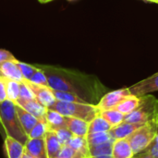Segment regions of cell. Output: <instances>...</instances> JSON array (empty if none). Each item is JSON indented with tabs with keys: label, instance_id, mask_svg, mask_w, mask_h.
I'll return each instance as SVG.
<instances>
[{
	"label": "cell",
	"instance_id": "ab89813d",
	"mask_svg": "<svg viewBox=\"0 0 158 158\" xmlns=\"http://www.w3.org/2000/svg\"><path fill=\"white\" fill-rule=\"evenodd\" d=\"M69 1H72V0H69Z\"/></svg>",
	"mask_w": 158,
	"mask_h": 158
},
{
	"label": "cell",
	"instance_id": "ba28073f",
	"mask_svg": "<svg viewBox=\"0 0 158 158\" xmlns=\"http://www.w3.org/2000/svg\"><path fill=\"white\" fill-rule=\"evenodd\" d=\"M129 90L131 94L137 97H142L151 94V93L158 92V72L131 85L129 87Z\"/></svg>",
	"mask_w": 158,
	"mask_h": 158
},
{
	"label": "cell",
	"instance_id": "3957f363",
	"mask_svg": "<svg viewBox=\"0 0 158 158\" xmlns=\"http://www.w3.org/2000/svg\"><path fill=\"white\" fill-rule=\"evenodd\" d=\"M139 106L125 116V122L158 124V99L152 94L140 97Z\"/></svg>",
	"mask_w": 158,
	"mask_h": 158
},
{
	"label": "cell",
	"instance_id": "e0dca14e",
	"mask_svg": "<svg viewBox=\"0 0 158 158\" xmlns=\"http://www.w3.org/2000/svg\"><path fill=\"white\" fill-rule=\"evenodd\" d=\"M44 141H45V146H46V152H47L48 158L56 157V156L60 152L63 145L60 143L56 132L54 131L48 130L44 136Z\"/></svg>",
	"mask_w": 158,
	"mask_h": 158
},
{
	"label": "cell",
	"instance_id": "d4e9b609",
	"mask_svg": "<svg viewBox=\"0 0 158 158\" xmlns=\"http://www.w3.org/2000/svg\"><path fill=\"white\" fill-rule=\"evenodd\" d=\"M48 131V126L45 119H39L37 124L29 133V139H43Z\"/></svg>",
	"mask_w": 158,
	"mask_h": 158
},
{
	"label": "cell",
	"instance_id": "52a82bcc",
	"mask_svg": "<svg viewBox=\"0 0 158 158\" xmlns=\"http://www.w3.org/2000/svg\"><path fill=\"white\" fill-rule=\"evenodd\" d=\"M32 91L35 99L40 102L43 106H44L46 108H50L56 101L53 90L48 87V86H43V85H38L35 83H32L30 81H23Z\"/></svg>",
	"mask_w": 158,
	"mask_h": 158
},
{
	"label": "cell",
	"instance_id": "5b68a950",
	"mask_svg": "<svg viewBox=\"0 0 158 158\" xmlns=\"http://www.w3.org/2000/svg\"><path fill=\"white\" fill-rule=\"evenodd\" d=\"M157 133L158 124H145L127 138L134 155H138L146 150Z\"/></svg>",
	"mask_w": 158,
	"mask_h": 158
},
{
	"label": "cell",
	"instance_id": "484cf974",
	"mask_svg": "<svg viewBox=\"0 0 158 158\" xmlns=\"http://www.w3.org/2000/svg\"><path fill=\"white\" fill-rule=\"evenodd\" d=\"M53 93H54V95H55L56 101L69 102V103H82V104H87L83 99H81L78 95H76L74 94H71V93L56 91V90H53Z\"/></svg>",
	"mask_w": 158,
	"mask_h": 158
},
{
	"label": "cell",
	"instance_id": "d6a6232c",
	"mask_svg": "<svg viewBox=\"0 0 158 158\" xmlns=\"http://www.w3.org/2000/svg\"><path fill=\"white\" fill-rule=\"evenodd\" d=\"M18 60L9 51L6 49H0V63L5 61H16Z\"/></svg>",
	"mask_w": 158,
	"mask_h": 158
},
{
	"label": "cell",
	"instance_id": "d590c367",
	"mask_svg": "<svg viewBox=\"0 0 158 158\" xmlns=\"http://www.w3.org/2000/svg\"><path fill=\"white\" fill-rule=\"evenodd\" d=\"M0 135H1V137H2L3 140H5L6 137V134L5 130H4V128L2 126V123H1V120H0Z\"/></svg>",
	"mask_w": 158,
	"mask_h": 158
},
{
	"label": "cell",
	"instance_id": "ac0fdd59",
	"mask_svg": "<svg viewBox=\"0 0 158 158\" xmlns=\"http://www.w3.org/2000/svg\"><path fill=\"white\" fill-rule=\"evenodd\" d=\"M5 149L8 158H22L25 153V145L19 141L6 136L4 140Z\"/></svg>",
	"mask_w": 158,
	"mask_h": 158
},
{
	"label": "cell",
	"instance_id": "603a6c76",
	"mask_svg": "<svg viewBox=\"0 0 158 158\" xmlns=\"http://www.w3.org/2000/svg\"><path fill=\"white\" fill-rule=\"evenodd\" d=\"M6 87V96L7 100H10L12 102H16L17 99L19 98V84L20 82L12 81L6 78H0Z\"/></svg>",
	"mask_w": 158,
	"mask_h": 158
},
{
	"label": "cell",
	"instance_id": "7c38bea8",
	"mask_svg": "<svg viewBox=\"0 0 158 158\" xmlns=\"http://www.w3.org/2000/svg\"><path fill=\"white\" fill-rule=\"evenodd\" d=\"M66 122L68 130H69L74 136L87 137L90 122L71 117H66Z\"/></svg>",
	"mask_w": 158,
	"mask_h": 158
},
{
	"label": "cell",
	"instance_id": "83f0119b",
	"mask_svg": "<svg viewBox=\"0 0 158 158\" xmlns=\"http://www.w3.org/2000/svg\"><path fill=\"white\" fill-rule=\"evenodd\" d=\"M56 158H88L86 157L84 155L75 151L74 149H72L69 145L66 144L63 145L60 152L58 153V155L56 156Z\"/></svg>",
	"mask_w": 158,
	"mask_h": 158
},
{
	"label": "cell",
	"instance_id": "2e32d148",
	"mask_svg": "<svg viewBox=\"0 0 158 158\" xmlns=\"http://www.w3.org/2000/svg\"><path fill=\"white\" fill-rule=\"evenodd\" d=\"M16 111H17L18 118H19V120L20 122V125L23 131H25L27 135H29V133L33 129V127L37 124L39 119L35 118L33 115H31V113L24 110L22 107H20L18 105H16Z\"/></svg>",
	"mask_w": 158,
	"mask_h": 158
},
{
	"label": "cell",
	"instance_id": "8992f818",
	"mask_svg": "<svg viewBox=\"0 0 158 158\" xmlns=\"http://www.w3.org/2000/svg\"><path fill=\"white\" fill-rule=\"evenodd\" d=\"M131 92L129 88H122L118 90H115L112 92L106 93L96 105L99 111L115 109L116 106L127 96L131 95Z\"/></svg>",
	"mask_w": 158,
	"mask_h": 158
},
{
	"label": "cell",
	"instance_id": "d6986e66",
	"mask_svg": "<svg viewBox=\"0 0 158 158\" xmlns=\"http://www.w3.org/2000/svg\"><path fill=\"white\" fill-rule=\"evenodd\" d=\"M141 102V98L137 97L133 94H131L129 96H127L126 98H124L117 106L115 109L118 110L119 112H121L123 115H128L130 113H131L132 111H134L140 105Z\"/></svg>",
	"mask_w": 158,
	"mask_h": 158
},
{
	"label": "cell",
	"instance_id": "f546056e",
	"mask_svg": "<svg viewBox=\"0 0 158 158\" xmlns=\"http://www.w3.org/2000/svg\"><path fill=\"white\" fill-rule=\"evenodd\" d=\"M60 143L62 145H66L69 143V142L70 141V139L74 136L71 131L68 129H60V130H57L55 131Z\"/></svg>",
	"mask_w": 158,
	"mask_h": 158
},
{
	"label": "cell",
	"instance_id": "277c9868",
	"mask_svg": "<svg viewBox=\"0 0 158 158\" xmlns=\"http://www.w3.org/2000/svg\"><path fill=\"white\" fill-rule=\"evenodd\" d=\"M49 109L56 110L65 117L77 118L88 122H91L95 117L100 114V111L96 106L82 103L56 101V103Z\"/></svg>",
	"mask_w": 158,
	"mask_h": 158
},
{
	"label": "cell",
	"instance_id": "4316f807",
	"mask_svg": "<svg viewBox=\"0 0 158 158\" xmlns=\"http://www.w3.org/2000/svg\"><path fill=\"white\" fill-rule=\"evenodd\" d=\"M17 64L21 71V74H22L24 80H26V81H30L31 79V77L33 76V74L38 70V68L35 67L34 65L27 64V63L21 62L19 60L17 61Z\"/></svg>",
	"mask_w": 158,
	"mask_h": 158
},
{
	"label": "cell",
	"instance_id": "8fae6325",
	"mask_svg": "<svg viewBox=\"0 0 158 158\" xmlns=\"http://www.w3.org/2000/svg\"><path fill=\"white\" fill-rule=\"evenodd\" d=\"M145 124L142 123H132V122H122L121 124L113 127L110 131L111 135L114 137L115 140L118 139H127L129 138L133 132H135L139 128Z\"/></svg>",
	"mask_w": 158,
	"mask_h": 158
},
{
	"label": "cell",
	"instance_id": "30bf717a",
	"mask_svg": "<svg viewBox=\"0 0 158 158\" xmlns=\"http://www.w3.org/2000/svg\"><path fill=\"white\" fill-rule=\"evenodd\" d=\"M17 61H5L0 63V78H6L12 81L21 82L24 78L17 64Z\"/></svg>",
	"mask_w": 158,
	"mask_h": 158
},
{
	"label": "cell",
	"instance_id": "44dd1931",
	"mask_svg": "<svg viewBox=\"0 0 158 158\" xmlns=\"http://www.w3.org/2000/svg\"><path fill=\"white\" fill-rule=\"evenodd\" d=\"M68 145H69L75 151L84 155L86 157L91 158L90 155V147L87 142L86 137H80V136H73L70 141L69 142Z\"/></svg>",
	"mask_w": 158,
	"mask_h": 158
},
{
	"label": "cell",
	"instance_id": "7a4b0ae2",
	"mask_svg": "<svg viewBox=\"0 0 158 158\" xmlns=\"http://www.w3.org/2000/svg\"><path fill=\"white\" fill-rule=\"evenodd\" d=\"M0 120L6 136L19 141L24 145L26 144L29 137L20 125L14 102L6 99L0 104Z\"/></svg>",
	"mask_w": 158,
	"mask_h": 158
},
{
	"label": "cell",
	"instance_id": "f1b7e54d",
	"mask_svg": "<svg viewBox=\"0 0 158 158\" xmlns=\"http://www.w3.org/2000/svg\"><path fill=\"white\" fill-rule=\"evenodd\" d=\"M30 81H31L32 83L38 84V85H43V86H48L49 87L48 81H47V78H46L44 72L42 69H40L39 68H38V70L33 74V76L30 80Z\"/></svg>",
	"mask_w": 158,
	"mask_h": 158
},
{
	"label": "cell",
	"instance_id": "836d02e7",
	"mask_svg": "<svg viewBox=\"0 0 158 158\" xmlns=\"http://www.w3.org/2000/svg\"><path fill=\"white\" fill-rule=\"evenodd\" d=\"M6 99H7V96H6V87H5L3 81L0 79V104L3 103L4 101H6Z\"/></svg>",
	"mask_w": 158,
	"mask_h": 158
},
{
	"label": "cell",
	"instance_id": "9c48e42d",
	"mask_svg": "<svg viewBox=\"0 0 158 158\" xmlns=\"http://www.w3.org/2000/svg\"><path fill=\"white\" fill-rule=\"evenodd\" d=\"M16 105L22 107L27 112L33 115L38 119H45L46 111L48 108H46L44 106H43L40 102H38L36 99H21L18 98L15 102Z\"/></svg>",
	"mask_w": 158,
	"mask_h": 158
},
{
	"label": "cell",
	"instance_id": "4fadbf2b",
	"mask_svg": "<svg viewBox=\"0 0 158 158\" xmlns=\"http://www.w3.org/2000/svg\"><path fill=\"white\" fill-rule=\"evenodd\" d=\"M25 151L34 158H48L44 138L29 139L25 144Z\"/></svg>",
	"mask_w": 158,
	"mask_h": 158
},
{
	"label": "cell",
	"instance_id": "6da1fadb",
	"mask_svg": "<svg viewBox=\"0 0 158 158\" xmlns=\"http://www.w3.org/2000/svg\"><path fill=\"white\" fill-rule=\"evenodd\" d=\"M34 66L44 72L51 89L74 94L87 104L96 106L107 93V88L94 75L57 66L41 64Z\"/></svg>",
	"mask_w": 158,
	"mask_h": 158
},
{
	"label": "cell",
	"instance_id": "7402d4cb",
	"mask_svg": "<svg viewBox=\"0 0 158 158\" xmlns=\"http://www.w3.org/2000/svg\"><path fill=\"white\" fill-rule=\"evenodd\" d=\"M100 115L112 126V128L124 122V118H125V115H123L121 112H119L117 109H108V110L100 111Z\"/></svg>",
	"mask_w": 158,
	"mask_h": 158
},
{
	"label": "cell",
	"instance_id": "8d00e7d4",
	"mask_svg": "<svg viewBox=\"0 0 158 158\" xmlns=\"http://www.w3.org/2000/svg\"><path fill=\"white\" fill-rule=\"evenodd\" d=\"M22 158H34L33 156H31L30 154H28L26 151H25V153H24V155H23V157Z\"/></svg>",
	"mask_w": 158,
	"mask_h": 158
},
{
	"label": "cell",
	"instance_id": "ffe728a7",
	"mask_svg": "<svg viewBox=\"0 0 158 158\" xmlns=\"http://www.w3.org/2000/svg\"><path fill=\"white\" fill-rule=\"evenodd\" d=\"M86 138H87V142H88L90 148L97 146V145L104 144L106 143H109L111 141H115V139L111 135L110 131L88 133Z\"/></svg>",
	"mask_w": 158,
	"mask_h": 158
},
{
	"label": "cell",
	"instance_id": "4dcf8cb0",
	"mask_svg": "<svg viewBox=\"0 0 158 158\" xmlns=\"http://www.w3.org/2000/svg\"><path fill=\"white\" fill-rule=\"evenodd\" d=\"M19 98H21V99H35V96L32 93V91L30 89V87L24 82V81H21L20 84H19Z\"/></svg>",
	"mask_w": 158,
	"mask_h": 158
},
{
	"label": "cell",
	"instance_id": "74e56055",
	"mask_svg": "<svg viewBox=\"0 0 158 158\" xmlns=\"http://www.w3.org/2000/svg\"><path fill=\"white\" fill-rule=\"evenodd\" d=\"M50 1H52V0H39V2H40V3H43V4L48 3V2H50Z\"/></svg>",
	"mask_w": 158,
	"mask_h": 158
},
{
	"label": "cell",
	"instance_id": "f35d334b",
	"mask_svg": "<svg viewBox=\"0 0 158 158\" xmlns=\"http://www.w3.org/2000/svg\"><path fill=\"white\" fill-rule=\"evenodd\" d=\"M144 1H148V2H152V3L158 4V0H144Z\"/></svg>",
	"mask_w": 158,
	"mask_h": 158
},
{
	"label": "cell",
	"instance_id": "9a60e30c",
	"mask_svg": "<svg viewBox=\"0 0 158 158\" xmlns=\"http://www.w3.org/2000/svg\"><path fill=\"white\" fill-rule=\"evenodd\" d=\"M45 120L48 126V130L50 131H56L60 129H68L66 117L61 115L56 110L48 108L46 111V115H45Z\"/></svg>",
	"mask_w": 158,
	"mask_h": 158
},
{
	"label": "cell",
	"instance_id": "e575fe53",
	"mask_svg": "<svg viewBox=\"0 0 158 158\" xmlns=\"http://www.w3.org/2000/svg\"><path fill=\"white\" fill-rule=\"evenodd\" d=\"M133 158H153L146 151H143V153H140L138 155H135Z\"/></svg>",
	"mask_w": 158,
	"mask_h": 158
},
{
	"label": "cell",
	"instance_id": "cb8c5ba5",
	"mask_svg": "<svg viewBox=\"0 0 158 158\" xmlns=\"http://www.w3.org/2000/svg\"><path fill=\"white\" fill-rule=\"evenodd\" d=\"M112 129V126L99 114L97 117H95L89 124V132L88 133H94V132H105V131H110Z\"/></svg>",
	"mask_w": 158,
	"mask_h": 158
},
{
	"label": "cell",
	"instance_id": "5bb4252c",
	"mask_svg": "<svg viewBox=\"0 0 158 158\" xmlns=\"http://www.w3.org/2000/svg\"><path fill=\"white\" fill-rule=\"evenodd\" d=\"M134 152L127 139L115 140L112 146V158H133Z\"/></svg>",
	"mask_w": 158,
	"mask_h": 158
},
{
	"label": "cell",
	"instance_id": "1f68e13d",
	"mask_svg": "<svg viewBox=\"0 0 158 158\" xmlns=\"http://www.w3.org/2000/svg\"><path fill=\"white\" fill-rule=\"evenodd\" d=\"M144 151H146L153 158H158V133L152 143Z\"/></svg>",
	"mask_w": 158,
	"mask_h": 158
}]
</instances>
